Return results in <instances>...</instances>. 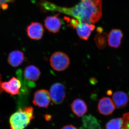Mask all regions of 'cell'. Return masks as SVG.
Returning a JSON list of instances; mask_svg holds the SVG:
<instances>
[{"instance_id":"2e32d148","label":"cell","mask_w":129,"mask_h":129,"mask_svg":"<svg viewBox=\"0 0 129 129\" xmlns=\"http://www.w3.org/2000/svg\"><path fill=\"white\" fill-rule=\"evenodd\" d=\"M97 29L98 33L95 37V43L99 49H103L107 45L108 37L107 34L103 32V29L102 28L99 27Z\"/></svg>"},{"instance_id":"277c9868","label":"cell","mask_w":129,"mask_h":129,"mask_svg":"<svg viewBox=\"0 0 129 129\" xmlns=\"http://www.w3.org/2000/svg\"><path fill=\"white\" fill-rule=\"evenodd\" d=\"M50 63L54 70L61 72L67 69L69 66L70 60L67 54L62 52H56L51 56Z\"/></svg>"},{"instance_id":"9c48e42d","label":"cell","mask_w":129,"mask_h":129,"mask_svg":"<svg viewBox=\"0 0 129 129\" xmlns=\"http://www.w3.org/2000/svg\"><path fill=\"white\" fill-rule=\"evenodd\" d=\"M115 109V106L112 100L107 97H103L99 100L98 105V111L103 115L112 114Z\"/></svg>"},{"instance_id":"4fadbf2b","label":"cell","mask_w":129,"mask_h":129,"mask_svg":"<svg viewBox=\"0 0 129 129\" xmlns=\"http://www.w3.org/2000/svg\"><path fill=\"white\" fill-rule=\"evenodd\" d=\"M123 37V33L120 29H112L108 36V45L113 48H118L121 45V40Z\"/></svg>"},{"instance_id":"9a60e30c","label":"cell","mask_w":129,"mask_h":129,"mask_svg":"<svg viewBox=\"0 0 129 129\" xmlns=\"http://www.w3.org/2000/svg\"><path fill=\"white\" fill-rule=\"evenodd\" d=\"M24 58L22 52L18 50L13 51L9 53L8 62L12 67H18L23 62Z\"/></svg>"},{"instance_id":"7c38bea8","label":"cell","mask_w":129,"mask_h":129,"mask_svg":"<svg viewBox=\"0 0 129 129\" xmlns=\"http://www.w3.org/2000/svg\"><path fill=\"white\" fill-rule=\"evenodd\" d=\"M71 108L73 113L78 117H83L88 111L85 102L80 98L74 100L71 104Z\"/></svg>"},{"instance_id":"5b68a950","label":"cell","mask_w":129,"mask_h":129,"mask_svg":"<svg viewBox=\"0 0 129 129\" xmlns=\"http://www.w3.org/2000/svg\"><path fill=\"white\" fill-rule=\"evenodd\" d=\"M49 93L51 100L54 104H61L66 95L65 87L62 83H55L51 86Z\"/></svg>"},{"instance_id":"8fae6325","label":"cell","mask_w":129,"mask_h":129,"mask_svg":"<svg viewBox=\"0 0 129 129\" xmlns=\"http://www.w3.org/2000/svg\"><path fill=\"white\" fill-rule=\"evenodd\" d=\"M44 25L49 32L55 34L60 31L62 23L57 15L48 16L44 20Z\"/></svg>"},{"instance_id":"30bf717a","label":"cell","mask_w":129,"mask_h":129,"mask_svg":"<svg viewBox=\"0 0 129 129\" xmlns=\"http://www.w3.org/2000/svg\"><path fill=\"white\" fill-rule=\"evenodd\" d=\"M27 35L32 40H39L43 37L44 29L41 23L37 22H33L27 27Z\"/></svg>"},{"instance_id":"e0dca14e","label":"cell","mask_w":129,"mask_h":129,"mask_svg":"<svg viewBox=\"0 0 129 129\" xmlns=\"http://www.w3.org/2000/svg\"><path fill=\"white\" fill-rule=\"evenodd\" d=\"M106 129H125L123 118L111 119L106 123Z\"/></svg>"},{"instance_id":"7a4b0ae2","label":"cell","mask_w":129,"mask_h":129,"mask_svg":"<svg viewBox=\"0 0 129 129\" xmlns=\"http://www.w3.org/2000/svg\"><path fill=\"white\" fill-rule=\"evenodd\" d=\"M34 109L31 107H26L20 109L12 114L9 119L11 129H24L29 124L34 118Z\"/></svg>"},{"instance_id":"ffe728a7","label":"cell","mask_w":129,"mask_h":129,"mask_svg":"<svg viewBox=\"0 0 129 129\" xmlns=\"http://www.w3.org/2000/svg\"><path fill=\"white\" fill-rule=\"evenodd\" d=\"M8 5L7 3H4L1 6V8L3 10H7L8 8Z\"/></svg>"},{"instance_id":"ac0fdd59","label":"cell","mask_w":129,"mask_h":129,"mask_svg":"<svg viewBox=\"0 0 129 129\" xmlns=\"http://www.w3.org/2000/svg\"><path fill=\"white\" fill-rule=\"evenodd\" d=\"M84 120L85 127L88 129H102L96 119L92 116L86 117Z\"/></svg>"},{"instance_id":"ba28073f","label":"cell","mask_w":129,"mask_h":129,"mask_svg":"<svg viewBox=\"0 0 129 129\" xmlns=\"http://www.w3.org/2000/svg\"><path fill=\"white\" fill-rule=\"evenodd\" d=\"M41 72L38 68L34 65H29L25 68L23 72L24 80L30 87L35 86V82L39 79Z\"/></svg>"},{"instance_id":"44dd1931","label":"cell","mask_w":129,"mask_h":129,"mask_svg":"<svg viewBox=\"0 0 129 129\" xmlns=\"http://www.w3.org/2000/svg\"></svg>"},{"instance_id":"5bb4252c","label":"cell","mask_w":129,"mask_h":129,"mask_svg":"<svg viewBox=\"0 0 129 129\" xmlns=\"http://www.w3.org/2000/svg\"><path fill=\"white\" fill-rule=\"evenodd\" d=\"M112 101L117 108H122L127 106L129 101V97L127 93L123 91H117L113 95Z\"/></svg>"},{"instance_id":"8992f818","label":"cell","mask_w":129,"mask_h":129,"mask_svg":"<svg viewBox=\"0 0 129 129\" xmlns=\"http://www.w3.org/2000/svg\"><path fill=\"white\" fill-rule=\"evenodd\" d=\"M21 87V81L18 79L13 77L8 81L2 82L0 86L1 92L3 91L14 95L19 94Z\"/></svg>"},{"instance_id":"d6986e66","label":"cell","mask_w":129,"mask_h":129,"mask_svg":"<svg viewBox=\"0 0 129 129\" xmlns=\"http://www.w3.org/2000/svg\"><path fill=\"white\" fill-rule=\"evenodd\" d=\"M61 129H78L76 127L72 125H65Z\"/></svg>"},{"instance_id":"52a82bcc","label":"cell","mask_w":129,"mask_h":129,"mask_svg":"<svg viewBox=\"0 0 129 129\" xmlns=\"http://www.w3.org/2000/svg\"><path fill=\"white\" fill-rule=\"evenodd\" d=\"M51 100L50 93L47 90L42 89L35 92L33 100V104L39 107L46 108Z\"/></svg>"},{"instance_id":"6da1fadb","label":"cell","mask_w":129,"mask_h":129,"mask_svg":"<svg viewBox=\"0 0 129 129\" xmlns=\"http://www.w3.org/2000/svg\"><path fill=\"white\" fill-rule=\"evenodd\" d=\"M39 5L45 11L60 12L82 23H95L101 19L102 14V0H81L72 7H62L47 0H41Z\"/></svg>"},{"instance_id":"3957f363","label":"cell","mask_w":129,"mask_h":129,"mask_svg":"<svg viewBox=\"0 0 129 129\" xmlns=\"http://www.w3.org/2000/svg\"><path fill=\"white\" fill-rule=\"evenodd\" d=\"M68 23L69 26L76 29L79 37L84 40H88L95 28V25L93 24L80 23L74 18H69Z\"/></svg>"}]
</instances>
